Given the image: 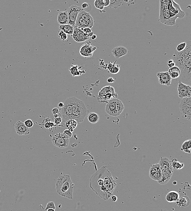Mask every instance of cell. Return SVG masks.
<instances>
[{
    "label": "cell",
    "instance_id": "obj_1",
    "mask_svg": "<svg viewBox=\"0 0 191 211\" xmlns=\"http://www.w3.org/2000/svg\"><path fill=\"white\" fill-rule=\"evenodd\" d=\"M89 185L97 195L107 200L112 196L117 183L107 166H104L92 175Z\"/></svg>",
    "mask_w": 191,
    "mask_h": 211
},
{
    "label": "cell",
    "instance_id": "obj_2",
    "mask_svg": "<svg viewBox=\"0 0 191 211\" xmlns=\"http://www.w3.org/2000/svg\"><path fill=\"white\" fill-rule=\"evenodd\" d=\"M186 47L184 50L177 52L175 50L172 60L180 70V81L185 84H191V41H186Z\"/></svg>",
    "mask_w": 191,
    "mask_h": 211
},
{
    "label": "cell",
    "instance_id": "obj_3",
    "mask_svg": "<svg viewBox=\"0 0 191 211\" xmlns=\"http://www.w3.org/2000/svg\"><path fill=\"white\" fill-rule=\"evenodd\" d=\"M74 186L69 175H63L59 177L56 181V192L62 197L72 199Z\"/></svg>",
    "mask_w": 191,
    "mask_h": 211
},
{
    "label": "cell",
    "instance_id": "obj_4",
    "mask_svg": "<svg viewBox=\"0 0 191 211\" xmlns=\"http://www.w3.org/2000/svg\"><path fill=\"white\" fill-rule=\"evenodd\" d=\"M72 112L73 119L79 124L84 120L88 110L82 101L77 97H72Z\"/></svg>",
    "mask_w": 191,
    "mask_h": 211
},
{
    "label": "cell",
    "instance_id": "obj_5",
    "mask_svg": "<svg viewBox=\"0 0 191 211\" xmlns=\"http://www.w3.org/2000/svg\"><path fill=\"white\" fill-rule=\"evenodd\" d=\"M93 17L88 12L81 11L77 16L74 28H91L94 25Z\"/></svg>",
    "mask_w": 191,
    "mask_h": 211
},
{
    "label": "cell",
    "instance_id": "obj_6",
    "mask_svg": "<svg viewBox=\"0 0 191 211\" xmlns=\"http://www.w3.org/2000/svg\"><path fill=\"white\" fill-rule=\"evenodd\" d=\"M124 107L121 100L117 99H113L109 101L105 108L106 113L110 116H119L124 111Z\"/></svg>",
    "mask_w": 191,
    "mask_h": 211
},
{
    "label": "cell",
    "instance_id": "obj_7",
    "mask_svg": "<svg viewBox=\"0 0 191 211\" xmlns=\"http://www.w3.org/2000/svg\"><path fill=\"white\" fill-rule=\"evenodd\" d=\"M62 126H65L66 122L69 119H73L72 112V97L66 99L64 103V107L60 110Z\"/></svg>",
    "mask_w": 191,
    "mask_h": 211
},
{
    "label": "cell",
    "instance_id": "obj_8",
    "mask_svg": "<svg viewBox=\"0 0 191 211\" xmlns=\"http://www.w3.org/2000/svg\"><path fill=\"white\" fill-rule=\"evenodd\" d=\"M117 97V94L115 93L113 87L106 86L99 92L97 99L99 102H108L111 99H116Z\"/></svg>",
    "mask_w": 191,
    "mask_h": 211
},
{
    "label": "cell",
    "instance_id": "obj_9",
    "mask_svg": "<svg viewBox=\"0 0 191 211\" xmlns=\"http://www.w3.org/2000/svg\"><path fill=\"white\" fill-rule=\"evenodd\" d=\"M179 107L182 118L191 121V97H185L182 99Z\"/></svg>",
    "mask_w": 191,
    "mask_h": 211
},
{
    "label": "cell",
    "instance_id": "obj_10",
    "mask_svg": "<svg viewBox=\"0 0 191 211\" xmlns=\"http://www.w3.org/2000/svg\"><path fill=\"white\" fill-rule=\"evenodd\" d=\"M51 140L54 146L61 149L67 148L69 143V139L61 133L56 134L53 136Z\"/></svg>",
    "mask_w": 191,
    "mask_h": 211
},
{
    "label": "cell",
    "instance_id": "obj_11",
    "mask_svg": "<svg viewBox=\"0 0 191 211\" xmlns=\"http://www.w3.org/2000/svg\"><path fill=\"white\" fill-rule=\"evenodd\" d=\"M82 10L81 8L76 5H72L67 9V11L68 14L69 24L74 28L77 16Z\"/></svg>",
    "mask_w": 191,
    "mask_h": 211
},
{
    "label": "cell",
    "instance_id": "obj_12",
    "mask_svg": "<svg viewBox=\"0 0 191 211\" xmlns=\"http://www.w3.org/2000/svg\"><path fill=\"white\" fill-rule=\"evenodd\" d=\"M96 49V48L91 45V42H87L81 46L79 53L83 58L88 59L93 56V53Z\"/></svg>",
    "mask_w": 191,
    "mask_h": 211
},
{
    "label": "cell",
    "instance_id": "obj_13",
    "mask_svg": "<svg viewBox=\"0 0 191 211\" xmlns=\"http://www.w3.org/2000/svg\"><path fill=\"white\" fill-rule=\"evenodd\" d=\"M93 35V33L86 34L80 28H74V31L72 35L73 39L77 42H83L89 39L90 37Z\"/></svg>",
    "mask_w": 191,
    "mask_h": 211
},
{
    "label": "cell",
    "instance_id": "obj_14",
    "mask_svg": "<svg viewBox=\"0 0 191 211\" xmlns=\"http://www.w3.org/2000/svg\"><path fill=\"white\" fill-rule=\"evenodd\" d=\"M177 91L178 96L181 99L185 97H191L190 86L185 84L180 80L178 82Z\"/></svg>",
    "mask_w": 191,
    "mask_h": 211
},
{
    "label": "cell",
    "instance_id": "obj_15",
    "mask_svg": "<svg viewBox=\"0 0 191 211\" xmlns=\"http://www.w3.org/2000/svg\"><path fill=\"white\" fill-rule=\"evenodd\" d=\"M158 82L161 85L170 86L171 84L172 78L168 72H160L157 74Z\"/></svg>",
    "mask_w": 191,
    "mask_h": 211
},
{
    "label": "cell",
    "instance_id": "obj_16",
    "mask_svg": "<svg viewBox=\"0 0 191 211\" xmlns=\"http://www.w3.org/2000/svg\"><path fill=\"white\" fill-rule=\"evenodd\" d=\"M15 129L16 133L20 136L26 135L30 134L29 128H27L22 121H19L14 126Z\"/></svg>",
    "mask_w": 191,
    "mask_h": 211
},
{
    "label": "cell",
    "instance_id": "obj_17",
    "mask_svg": "<svg viewBox=\"0 0 191 211\" xmlns=\"http://www.w3.org/2000/svg\"><path fill=\"white\" fill-rule=\"evenodd\" d=\"M161 171L162 178L160 181H158V183L161 185H164L169 182L172 175L173 170V169L162 170Z\"/></svg>",
    "mask_w": 191,
    "mask_h": 211
},
{
    "label": "cell",
    "instance_id": "obj_18",
    "mask_svg": "<svg viewBox=\"0 0 191 211\" xmlns=\"http://www.w3.org/2000/svg\"><path fill=\"white\" fill-rule=\"evenodd\" d=\"M128 52V49L123 46H119L114 48L111 51L112 55L116 59H119L121 57L126 55Z\"/></svg>",
    "mask_w": 191,
    "mask_h": 211
},
{
    "label": "cell",
    "instance_id": "obj_19",
    "mask_svg": "<svg viewBox=\"0 0 191 211\" xmlns=\"http://www.w3.org/2000/svg\"><path fill=\"white\" fill-rule=\"evenodd\" d=\"M58 24L60 25H67L69 23L68 14L67 11L59 12L57 18Z\"/></svg>",
    "mask_w": 191,
    "mask_h": 211
},
{
    "label": "cell",
    "instance_id": "obj_20",
    "mask_svg": "<svg viewBox=\"0 0 191 211\" xmlns=\"http://www.w3.org/2000/svg\"><path fill=\"white\" fill-rule=\"evenodd\" d=\"M180 197L179 193L175 190L169 192L165 196V199L167 202L170 203L175 202Z\"/></svg>",
    "mask_w": 191,
    "mask_h": 211
},
{
    "label": "cell",
    "instance_id": "obj_21",
    "mask_svg": "<svg viewBox=\"0 0 191 211\" xmlns=\"http://www.w3.org/2000/svg\"><path fill=\"white\" fill-rule=\"evenodd\" d=\"M161 170L173 169L171 161L167 157H161L159 163Z\"/></svg>",
    "mask_w": 191,
    "mask_h": 211
},
{
    "label": "cell",
    "instance_id": "obj_22",
    "mask_svg": "<svg viewBox=\"0 0 191 211\" xmlns=\"http://www.w3.org/2000/svg\"><path fill=\"white\" fill-rule=\"evenodd\" d=\"M190 202V198L186 195H183L179 197V199L175 202V203L179 207H185L189 205Z\"/></svg>",
    "mask_w": 191,
    "mask_h": 211
},
{
    "label": "cell",
    "instance_id": "obj_23",
    "mask_svg": "<svg viewBox=\"0 0 191 211\" xmlns=\"http://www.w3.org/2000/svg\"><path fill=\"white\" fill-rule=\"evenodd\" d=\"M167 72L172 79H176L179 78L181 73L179 68L176 66L169 69Z\"/></svg>",
    "mask_w": 191,
    "mask_h": 211
},
{
    "label": "cell",
    "instance_id": "obj_24",
    "mask_svg": "<svg viewBox=\"0 0 191 211\" xmlns=\"http://www.w3.org/2000/svg\"><path fill=\"white\" fill-rule=\"evenodd\" d=\"M191 140L190 139L184 141L181 145V150L188 153H191Z\"/></svg>",
    "mask_w": 191,
    "mask_h": 211
},
{
    "label": "cell",
    "instance_id": "obj_25",
    "mask_svg": "<svg viewBox=\"0 0 191 211\" xmlns=\"http://www.w3.org/2000/svg\"><path fill=\"white\" fill-rule=\"evenodd\" d=\"M59 29L66 33L67 35L72 36L74 31V27L69 24L67 25H60Z\"/></svg>",
    "mask_w": 191,
    "mask_h": 211
},
{
    "label": "cell",
    "instance_id": "obj_26",
    "mask_svg": "<svg viewBox=\"0 0 191 211\" xmlns=\"http://www.w3.org/2000/svg\"><path fill=\"white\" fill-rule=\"evenodd\" d=\"M80 69L78 65H72L69 69V71L70 72L72 76L74 77L78 76L83 74L82 71L80 70Z\"/></svg>",
    "mask_w": 191,
    "mask_h": 211
},
{
    "label": "cell",
    "instance_id": "obj_27",
    "mask_svg": "<svg viewBox=\"0 0 191 211\" xmlns=\"http://www.w3.org/2000/svg\"><path fill=\"white\" fill-rule=\"evenodd\" d=\"M77 122L75 120L73 119H69L66 122L65 126L68 130H70L72 132L74 131V129H76L77 125Z\"/></svg>",
    "mask_w": 191,
    "mask_h": 211
},
{
    "label": "cell",
    "instance_id": "obj_28",
    "mask_svg": "<svg viewBox=\"0 0 191 211\" xmlns=\"http://www.w3.org/2000/svg\"><path fill=\"white\" fill-rule=\"evenodd\" d=\"M120 65L115 64V63H109L108 64L107 69L110 71V72L113 75H116L119 72Z\"/></svg>",
    "mask_w": 191,
    "mask_h": 211
},
{
    "label": "cell",
    "instance_id": "obj_29",
    "mask_svg": "<svg viewBox=\"0 0 191 211\" xmlns=\"http://www.w3.org/2000/svg\"><path fill=\"white\" fill-rule=\"evenodd\" d=\"M88 119L90 123L92 124H95L99 121V115L98 114L93 112H91L88 114Z\"/></svg>",
    "mask_w": 191,
    "mask_h": 211
},
{
    "label": "cell",
    "instance_id": "obj_30",
    "mask_svg": "<svg viewBox=\"0 0 191 211\" xmlns=\"http://www.w3.org/2000/svg\"><path fill=\"white\" fill-rule=\"evenodd\" d=\"M172 167L176 170H180L184 167V163L177 161V159L174 158L171 161Z\"/></svg>",
    "mask_w": 191,
    "mask_h": 211
},
{
    "label": "cell",
    "instance_id": "obj_31",
    "mask_svg": "<svg viewBox=\"0 0 191 211\" xmlns=\"http://www.w3.org/2000/svg\"><path fill=\"white\" fill-rule=\"evenodd\" d=\"M124 1H116V0H110V4L108 7L111 8L117 9L123 5Z\"/></svg>",
    "mask_w": 191,
    "mask_h": 211
},
{
    "label": "cell",
    "instance_id": "obj_32",
    "mask_svg": "<svg viewBox=\"0 0 191 211\" xmlns=\"http://www.w3.org/2000/svg\"><path fill=\"white\" fill-rule=\"evenodd\" d=\"M149 176L150 178L153 180L155 181H160L162 178V173L161 171L158 172L154 173H149Z\"/></svg>",
    "mask_w": 191,
    "mask_h": 211
},
{
    "label": "cell",
    "instance_id": "obj_33",
    "mask_svg": "<svg viewBox=\"0 0 191 211\" xmlns=\"http://www.w3.org/2000/svg\"><path fill=\"white\" fill-rule=\"evenodd\" d=\"M161 171V168L159 163L153 164L150 167L149 171V173H154L158 172Z\"/></svg>",
    "mask_w": 191,
    "mask_h": 211
},
{
    "label": "cell",
    "instance_id": "obj_34",
    "mask_svg": "<svg viewBox=\"0 0 191 211\" xmlns=\"http://www.w3.org/2000/svg\"><path fill=\"white\" fill-rule=\"evenodd\" d=\"M186 47V42H182V43H179L178 44L176 47L175 50L177 52H181L182 51L185 49Z\"/></svg>",
    "mask_w": 191,
    "mask_h": 211
},
{
    "label": "cell",
    "instance_id": "obj_35",
    "mask_svg": "<svg viewBox=\"0 0 191 211\" xmlns=\"http://www.w3.org/2000/svg\"><path fill=\"white\" fill-rule=\"evenodd\" d=\"M82 9L84 11L88 12V11H90L92 9L91 5L88 3H83L82 5Z\"/></svg>",
    "mask_w": 191,
    "mask_h": 211
},
{
    "label": "cell",
    "instance_id": "obj_36",
    "mask_svg": "<svg viewBox=\"0 0 191 211\" xmlns=\"http://www.w3.org/2000/svg\"><path fill=\"white\" fill-rule=\"evenodd\" d=\"M94 5L95 8L99 10H103L104 8L102 4L101 0H95L94 1Z\"/></svg>",
    "mask_w": 191,
    "mask_h": 211
},
{
    "label": "cell",
    "instance_id": "obj_37",
    "mask_svg": "<svg viewBox=\"0 0 191 211\" xmlns=\"http://www.w3.org/2000/svg\"><path fill=\"white\" fill-rule=\"evenodd\" d=\"M58 37L62 41L66 40L68 38V35L66 33L60 30L58 32Z\"/></svg>",
    "mask_w": 191,
    "mask_h": 211
},
{
    "label": "cell",
    "instance_id": "obj_38",
    "mask_svg": "<svg viewBox=\"0 0 191 211\" xmlns=\"http://www.w3.org/2000/svg\"><path fill=\"white\" fill-rule=\"evenodd\" d=\"M49 209H53L54 210L56 209L54 203L52 201L48 202L47 204H46V207L45 210H47Z\"/></svg>",
    "mask_w": 191,
    "mask_h": 211
},
{
    "label": "cell",
    "instance_id": "obj_39",
    "mask_svg": "<svg viewBox=\"0 0 191 211\" xmlns=\"http://www.w3.org/2000/svg\"><path fill=\"white\" fill-rule=\"evenodd\" d=\"M62 134L64 135V136L69 139L71 138L72 136V132L70 130H68V129L64 130Z\"/></svg>",
    "mask_w": 191,
    "mask_h": 211
},
{
    "label": "cell",
    "instance_id": "obj_40",
    "mask_svg": "<svg viewBox=\"0 0 191 211\" xmlns=\"http://www.w3.org/2000/svg\"><path fill=\"white\" fill-rule=\"evenodd\" d=\"M24 123L25 126L28 128H31L34 125L33 121L31 119L26 120Z\"/></svg>",
    "mask_w": 191,
    "mask_h": 211
},
{
    "label": "cell",
    "instance_id": "obj_41",
    "mask_svg": "<svg viewBox=\"0 0 191 211\" xmlns=\"http://www.w3.org/2000/svg\"><path fill=\"white\" fill-rule=\"evenodd\" d=\"M167 67L169 68H170L173 67L175 66V62L172 59L168 60L167 62Z\"/></svg>",
    "mask_w": 191,
    "mask_h": 211
},
{
    "label": "cell",
    "instance_id": "obj_42",
    "mask_svg": "<svg viewBox=\"0 0 191 211\" xmlns=\"http://www.w3.org/2000/svg\"><path fill=\"white\" fill-rule=\"evenodd\" d=\"M62 119L61 117H56L55 119L54 123L55 125L59 126L62 123Z\"/></svg>",
    "mask_w": 191,
    "mask_h": 211
},
{
    "label": "cell",
    "instance_id": "obj_43",
    "mask_svg": "<svg viewBox=\"0 0 191 211\" xmlns=\"http://www.w3.org/2000/svg\"><path fill=\"white\" fill-rule=\"evenodd\" d=\"M54 126H55L54 123L52 122L48 121L47 122L44 123V126L45 128H47V129L52 128Z\"/></svg>",
    "mask_w": 191,
    "mask_h": 211
},
{
    "label": "cell",
    "instance_id": "obj_44",
    "mask_svg": "<svg viewBox=\"0 0 191 211\" xmlns=\"http://www.w3.org/2000/svg\"><path fill=\"white\" fill-rule=\"evenodd\" d=\"M101 1L104 7H108L110 5V0H101Z\"/></svg>",
    "mask_w": 191,
    "mask_h": 211
},
{
    "label": "cell",
    "instance_id": "obj_45",
    "mask_svg": "<svg viewBox=\"0 0 191 211\" xmlns=\"http://www.w3.org/2000/svg\"><path fill=\"white\" fill-rule=\"evenodd\" d=\"M52 114H54V115H55L60 113V111L58 108H54L52 110Z\"/></svg>",
    "mask_w": 191,
    "mask_h": 211
},
{
    "label": "cell",
    "instance_id": "obj_46",
    "mask_svg": "<svg viewBox=\"0 0 191 211\" xmlns=\"http://www.w3.org/2000/svg\"><path fill=\"white\" fill-rule=\"evenodd\" d=\"M83 31L86 34H89L92 32L91 28H81Z\"/></svg>",
    "mask_w": 191,
    "mask_h": 211
},
{
    "label": "cell",
    "instance_id": "obj_47",
    "mask_svg": "<svg viewBox=\"0 0 191 211\" xmlns=\"http://www.w3.org/2000/svg\"><path fill=\"white\" fill-rule=\"evenodd\" d=\"M107 82H108L109 83H112L115 82V81L112 77H110V78H109L107 79Z\"/></svg>",
    "mask_w": 191,
    "mask_h": 211
},
{
    "label": "cell",
    "instance_id": "obj_48",
    "mask_svg": "<svg viewBox=\"0 0 191 211\" xmlns=\"http://www.w3.org/2000/svg\"><path fill=\"white\" fill-rule=\"evenodd\" d=\"M111 200L113 202H115V201H117V196H114V195H112L111 196Z\"/></svg>",
    "mask_w": 191,
    "mask_h": 211
},
{
    "label": "cell",
    "instance_id": "obj_49",
    "mask_svg": "<svg viewBox=\"0 0 191 211\" xmlns=\"http://www.w3.org/2000/svg\"><path fill=\"white\" fill-rule=\"evenodd\" d=\"M64 107V103L60 102L58 104V107L59 108H62Z\"/></svg>",
    "mask_w": 191,
    "mask_h": 211
},
{
    "label": "cell",
    "instance_id": "obj_50",
    "mask_svg": "<svg viewBox=\"0 0 191 211\" xmlns=\"http://www.w3.org/2000/svg\"><path fill=\"white\" fill-rule=\"evenodd\" d=\"M96 35H93V36H91V38H92V39L93 40H95V39H96Z\"/></svg>",
    "mask_w": 191,
    "mask_h": 211
},
{
    "label": "cell",
    "instance_id": "obj_51",
    "mask_svg": "<svg viewBox=\"0 0 191 211\" xmlns=\"http://www.w3.org/2000/svg\"><path fill=\"white\" fill-rule=\"evenodd\" d=\"M47 211H55V210L53 209H49L47 210Z\"/></svg>",
    "mask_w": 191,
    "mask_h": 211
},
{
    "label": "cell",
    "instance_id": "obj_52",
    "mask_svg": "<svg viewBox=\"0 0 191 211\" xmlns=\"http://www.w3.org/2000/svg\"></svg>",
    "mask_w": 191,
    "mask_h": 211
}]
</instances>
